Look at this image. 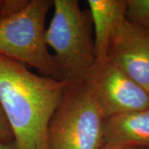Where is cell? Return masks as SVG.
Wrapping results in <instances>:
<instances>
[{"instance_id": "6da1fadb", "label": "cell", "mask_w": 149, "mask_h": 149, "mask_svg": "<svg viewBox=\"0 0 149 149\" xmlns=\"http://www.w3.org/2000/svg\"><path fill=\"white\" fill-rule=\"evenodd\" d=\"M68 83L0 55V104L18 149H47L50 121Z\"/></svg>"}, {"instance_id": "7a4b0ae2", "label": "cell", "mask_w": 149, "mask_h": 149, "mask_svg": "<svg viewBox=\"0 0 149 149\" xmlns=\"http://www.w3.org/2000/svg\"><path fill=\"white\" fill-rule=\"evenodd\" d=\"M52 7V0H3L0 55L29 65L42 75L63 80L45 39V22Z\"/></svg>"}, {"instance_id": "3957f363", "label": "cell", "mask_w": 149, "mask_h": 149, "mask_svg": "<svg viewBox=\"0 0 149 149\" xmlns=\"http://www.w3.org/2000/svg\"><path fill=\"white\" fill-rule=\"evenodd\" d=\"M54 13L45 39L55 64L67 83L85 80L95 64L93 24L89 10L77 0H53Z\"/></svg>"}, {"instance_id": "277c9868", "label": "cell", "mask_w": 149, "mask_h": 149, "mask_svg": "<svg viewBox=\"0 0 149 149\" xmlns=\"http://www.w3.org/2000/svg\"><path fill=\"white\" fill-rule=\"evenodd\" d=\"M104 118L85 80L68 83L47 129V149H101Z\"/></svg>"}, {"instance_id": "5b68a950", "label": "cell", "mask_w": 149, "mask_h": 149, "mask_svg": "<svg viewBox=\"0 0 149 149\" xmlns=\"http://www.w3.org/2000/svg\"><path fill=\"white\" fill-rule=\"evenodd\" d=\"M104 119L149 108V92L109 61H96L85 78Z\"/></svg>"}, {"instance_id": "8992f818", "label": "cell", "mask_w": 149, "mask_h": 149, "mask_svg": "<svg viewBox=\"0 0 149 149\" xmlns=\"http://www.w3.org/2000/svg\"><path fill=\"white\" fill-rule=\"evenodd\" d=\"M107 61L149 92V25L124 19L110 40Z\"/></svg>"}, {"instance_id": "52a82bcc", "label": "cell", "mask_w": 149, "mask_h": 149, "mask_svg": "<svg viewBox=\"0 0 149 149\" xmlns=\"http://www.w3.org/2000/svg\"><path fill=\"white\" fill-rule=\"evenodd\" d=\"M104 139L113 149L149 148V108L104 119Z\"/></svg>"}, {"instance_id": "ba28073f", "label": "cell", "mask_w": 149, "mask_h": 149, "mask_svg": "<svg viewBox=\"0 0 149 149\" xmlns=\"http://www.w3.org/2000/svg\"><path fill=\"white\" fill-rule=\"evenodd\" d=\"M87 3L95 32L96 61L104 62L113 33L127 18V0H88Z\"/></svg>"}, {"instance_id": "9c48e42d", "label": "cell", "mask_w": 149, "mask_h": 149, "mask_svg": "<svg viewBox=\"0 0 149 149\" xmlns=\"http://www.w3.org/2000/svg\"><path fill=\"white\" fill-rule=\"evenodd\" d=\"M127 18L149 25V0H127Z\"/></svg>"}, {"instance_id": "30bf717a", "label": "cell", "mask_w": 149, "mask_h": 149, "mask_svg": "<svg viewBox=\"0 0 149 149\" xmlns=\"http://www.w3.org/2000/svg\"><path fill=\"white\" fill-rule=\"evenodd\" d=\"M13 140V132L0 104V141L10 142Z\"/></svg>"}, {"instance_id": "8fae6325", "label": "cell", "mask_w": 149, "mask_h": 149, "mask_svg": "<svg viewBox=\"0 0 149 149\" xmlns=\"http://www.w3.org/2000/svg\"><path fill=\"white\" fill-rule=\"evenodd\" d=\"M0 149H18L17 147L16 143L13 141L10 142H3L0 141Z\"/></svg>"}, {"instance_id": "7c38bea8", "label": "cell", "mask_w": 149, "mask_h": 149, "mask_svg": "<svg viewBox=\"0 0 149 149\" xmlns=\"http://www.w3.org/2000/svg\"><path fill=\"white\" fill-rule=\"evenodd\" d=\"M123 149H149L148 148H126Z\"/></svg>"}, {"instance_id": "4fadbf2b", "label": "cell", "mask_w": 149, "mask_h": 149, "mask_svg": "<svg viewBox=\"0 0 149 149\" xmlns=\"http://www.w3.org/2000/svg\"><path fill=\"white\" fill-rule=\"evenodd\" d=\"M101 149H113V148H110V147H109V146H107V145L104 144V146Z\"/></svg>"}, {"instance_id": "5bb4252c", "label": "cell", "mask_w": 149, "mask_h": 149, "mask_svg": "<svg viewBox=\"0 0 149 149\" xmlns=\"http://www.w3.org/2000/svg\"><path fill=\"white\" fill-rule=\"evenodd\" d=\"M3 3V0H0V8L2 7Z\"/></svg>"}]
</instances>
